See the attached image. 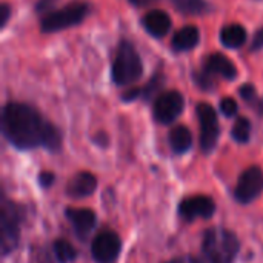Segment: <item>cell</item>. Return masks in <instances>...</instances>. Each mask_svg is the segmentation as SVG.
<instances>
[{"label":"cell","instance_id":"7402d4cb","mask_svg":"<svg viewBox=\"0 0 263 263\" xmlns=\"http://www.w3.org/2000/svg\"><path fill=\"white\" fill-rule=\"evenodd\" d=\"M237 109H239V105H237V102L234 99H231V97L222 99V102H220V111L227 117H234L237 114Z\"/></svg>","mask_w":263,"mask_h":263},{"label":"cell","instance_id":"d6986e66","mask_svg":"<svg viewBox=\"0 0 263 263\" xmlns=\"http://www.w3.org/2000/svg\"><path fill=\"white\" fill-rule=\"evenodd\" d=\"M52 250H54V256H55L59 263H71L72 260H76V257H77L76 248L65 239L55 240Z\"/></svg>","mask_w":263,"mask_h":263},{"label":"cell","instance_id":"f546056e","mask_svg":"<svg viewBox=\"0 0 263 263\" xmlns=\"http://www.w3.org/2000/svg\"><path fill=\"white\" fill-rule=\"evenodd\" d=\"M251 105L254 106V109H256L260 116H263V99H259V97H257Z\"/></svg>","mask_w":263,"mask_h":263},{"label":"cell","instance_id":"2e32d148","mask_svg":"<svg viewBox=\"0 0 263 263\" xmlns=\"http://www.w3.org/2000/svg\"><path fill=\"white\" fill-rule=\"evenodd\" d=\"M191 145H193V134L186 126L179 125L170 131V146L176 154L186 153L191 148Z\"/></svg>","mask_w":263,"mask_h":263},{"label":"cell","instance_id":"ba28073f","mask_svg":"<svg viewBox=\"0 0 263 263\" xmlns=\"http://www.w3.org/2000/svg\"><path fill=\"white\" fill-rule=\"evenodd\" d=\"M185 100L179 91L162 92L154 102V119L162 125L173 123L183 111Z\"/></svg>","mask_w":263,"mask_h":263},{"label":"cell","instance_id":"83f0119b","mask_svg":"<svg viewBox=\"0 0 263 263\" xmlns=\"http://www.w3.org/2000/svg\"><path fill=\"white\" fill-rule=\"evenodd\" d=\"M139 94H140V89H139V88H129L128 91H125V92L122 94V100H125V102L136 100V99L139 97Z\"/></svg>","mask_w":263,"mask_h":263},{"label":"cell","instance_id":"7c38bea8","mask_svg":"<svg viewBox=\"0 0 263 263\" xmlns=\"http://www.w3.org/2000/svg\"><path fill=\"white\" fill-rule=\"evenodd\" d=\"M97 188V179L88 171L77 173L66 186V194L72 199H82L91 196Z\"/></svg>","mask_w":263,"mask_h":263},{"label":"cell","instance_id":"603a6c76","mask_svg":"<svg viewBox=\"0 0 263 263\" xmlns=\"http://www.w3.org/2000/svg\"><path fill=\"white\" fill-rule=\"evenodd\" d=\"M240 96H242V99H243L245 102H248V103H253V102L257 99L256 89H254V86L250 85V83L242 85V88H240Z\"/></svg>","mask_w":263,"mask_h":263},{"label":"cell","instance_id":"cb8c5ba5","mask_svg":"<svg viewBox=\"0 0 263 263\" xmlns=\"http://www.w3.org/2000/svg\"><path fill=\"white\" fill-rule=\"evenodd\" d=\"M210 76H211V74H208L206 71H205V72H202V74H197V72H196L194 79H196V82L200 85V88H203V89H213L214 83L211 82Z\"/></svg>","mask_w":263,"mask_h":263},{"label":"cell","instance_id":"f1b7e54d","mask_svg":"<svg viewBox=\"0 0 263 263\" xmlns=\"http://www.w3.org/2000/svg\"><path fill=\"white\" fill-rule=\"evenodd\" d=\"M262 46H263V29H260V31H257V32H256L251 48H253V49H259V48H262Z\"/></svg>","mask_w":263,"mask_h":263},{"label":"cell","instance_id":"484cf974","mask_svg":"<svg viewBox=\"0 0 263 263\" xmlns=\"http://www.w3.org/2000/svg\"><path fill=\"white\" fill-rule=\"evenodd\" d=\"M32 263H52V259L49 257V254L45 250L37 248L32 253Z\"/></svg>","mask_w":263,"mask_h":263},{"label":"cell","instance_id":"ac0fdd59","mask_svg":"<svg viewBox=\"0 0 263 263\" xmlns=\"http://www.w3.org/2000/svg\"><path fill=\"white\" fill-rule=\"evenodd\" d=\"M171 3L179 12L188 15H200L210 9L205 0H171Z\"/></svg>","mask_w":263,"mask_h":263},{"label":"cell","instance_id":"277c9868","mask_svg":"<svg viewBox=\"0 0 263 263\" xmlns=\"http://www.w3.org/2000/svg\"><path fill=\"white\" fill-rule=\"evenodd\" d=\"M25 211L20 205L3 200L2 203V223H0V239L3 254H9L17 248L20 237V225L23 220Z\"/></svg>","mask_w":263,"mask_h":263},{"label":"cell","instance_id":"ffe728a7","mask_svg":"<svg viewBox=\"0 0 263 263\" xmlns=\"http://www.w3.org/2000/svg\"><path fill=\"white\" fill-rule=\"evenodd\" d=\"M231 136L239 143H247L251 136V123L247 117H239L231 129Z\"/></svg>","mask_w":263,"mask_h":263},{"label":"cell","instance_id":"8992f818","mask_svg":"<svg viewBox=\"0 0 263 263\" xmlns=\"http://www.w3.org/2000/svg\"><path fill=\"white\" fill-rule=\"evenodd\" d=\"M197 117L200 122V146L203 153H211L219 140V120L214 108L208 103H199L197 108Z\"/></svg>","mask_w":263,"mask_h":263},{"label":"cell","instance_id":"e0dca14e","mask_svg":"<svg viewBox=\"0 0 263 263\" xmlns=\"http://www.w3.org/2000/svg\"><path fill=\"white\" fill-rule=\"evenodd\" d=\"M247 29L239 23H231L220 31V42L227 48H240L247 42Z\"/></svg>","mask_w":263,"mask_h":263},{"label":"cell","instance_id":"44dd1931","mask_svg":"<svg viewBox=\"0 0 263 263\" xmlns=\"http://www.w3.org/2000/svg\"><path fill=\"white\" fill-rule=\"evenodd\" d=\"M162 85H163V76L162 74H157L151 79V82L145 86L143 89V97L146 100H151V99H157L160 96V89H162Z\"/></svg>","mask_w":263,"mask_h":263},{"label":"cell","instance_id":"d4e9b609","mask_svg":"<svg viewBox=\"0 0 263 263\" xmlns=\"http://www.w3.org/2000/svg\"><path fill=\"white\" fill-rule=\"evenodd\" d=\"M54 179H55V176L51 171H42L39 174V183L42 188H49L54 183Z\"/></svg>","mask_w":263,"mask_h":263},{"label":"cell","instance_id":"30bf717a","mask_svg":"<svg viewBox=\"0 0 263 263\" xmlns=\"http://www.w3.org/2000/svg\"><path fill=\"white\" fill-rule=\"evenodd\" d=\"M120 250H122V240L112 231L100 233L94 239L92 247H91L92 257L99 263H111L112 260H116Z\"/></svg>","mask_w":263,"mask_h":263},{"label":"cell","instance_id":"5bb4252c","mask_svg":"<svg viewBox=\"0 0 263 263\" xmlns=\"http://www.w3.org/2000/svg\"><path fill=\"white\" fill-rule=\"evenodd\" d=\"M205 71L211 76H220L227 80H234L237 77V68L234 63L223 54H211L206 57Z\"/></svg>","mask_w":263,"mask_h":263},{"label":"cell","instance_id":"4316f807","mask_svg":"<svg viewBox=\"0 0 263 263\" xmlns=\"http://www.w3.org/2000/svg\"><path fill=\"white\" fill-rule=\"evenodd\" d=\"M9 15H11V8H9V5H8V3H2V5H0V26H2V28H5V25H6Z\"/></svg>","mask_w":263,"mask_h":263},{"label":"cell","instance_id":"4fadbf2b","mask_svg":"<svg viewBox=\"0 0 263 263\" xmlns=\"http://www.w3.org/2000/svg\"><path fill=\"white\" fill-rule=\"evenodd\" d=\"M142 23L148 34H151L156 39H160L168 34V31L171 28V17L165 11L154 9V11H149L143 17Z\"/></svg>","mask_w":263,"mask_h":263},{"label":"cell","instance_id":"3957f363","mask_svg":"<svg viewBox=\"0 0 263 263\" xmlns=\"http://www.w3.org/2000/svg\"><path fill=\"white\" fill-rule=\"evenodd\" d=\"M112 80L114 83L120 86H128L136 83L142 74H143V66L139 52L136 51L134 45L128 40L120 42L114 62H112Z\"/></svg>","mask_w":263,"mask_h":263},{"label":"cell","instance_id":"4dcf8cb0","mask_svg":"<svg viewBox=\"0 0 263 263\" xmlns=\"http://www.w3.org/2000/svg\"><path fill=\"white\" fill-rule=\"evenodd\" d=\"M133 5H136V6H146V5H151V3H154L156 0H129Z\"/></svg>","mask_w":263,"mask_h":263},{"label":"cell","instance_id":"52a82bcc","mask_svg":"<svg viewBox=\"0 0 263 263\" xmlns=\"http://www.w3.org/2000/svg\"><path fill=\"white\" fill-rule=\"evenodd\" d=\"M263 191V171L259 166H250L237 180L234 196L242 205L251 203Z\"/></svg>","mask_w":263,"mask_h":263},{"label":"cell","instance_id":"5b68a950","mask_svg":"<svg viewBox=\"0 0 263 263\" xmlns=\"http://www.w3.org/2000/svg\"><path fill=\"white\" fill-rule=\"evenodd\" d=\"M88 14V5L83 2H72L59 11L49 12L42 20L43 32H55L79 25Z\"/></svg>","mask_w":263,"mask_h":263},{"label":"cell","instance_id":"7a4b0ae2","mask_svg":"<svg viewBox=\"0 0 263 263\" xmlns=\"http://www.w3.org/2000/svg\"><path fill=\"white\" fill-rule=\"evenodd\" d=\"M240 250L237 236L225 228H211L203 237V256L208 263H234Z\"/></svg>","mask_w":263,"mask_h":263},{"label":"cell","instance_id":"8fae6325","mask_svg":"<svg viewBox=\"0 0 263 263\" xmlns=\"http://www.w3.org/2000/svg\"><path fill=\"white\" fill-rule=\"evenodd\" d=\"M65 214L80 239H85L96 227V214L88 208H68Z\"/></svg>","mask_w":263,"mask_h":263},{"label":"cell","instance_id":"1f68e13d","mask_svg":"<svg viewBox=\"0 0 263 263\" xmlns=\"http://www.w3.org/2000/svg\"><path fill=\"white\" fill-rule=\"evenodd\" d=\"M166 263H190L186 259H182V257H179V259H173V260H170V262ZM193 263H196L193 260Z\"/></svg>","mask_w":263,"mask_h":263},{"label":"cell","instance_id":"6da1fadb","mask_svg":"<svg viewBox=\"0 0 263 263\" xmlns=\"http://www.w3.org/2000/svg\"><path fill=\"white\" fill-rule=\"evenodd\" d=\"M2 131L8 142L17 149L43 146L51 153L62 148L59 129L43 120L40 112L29 105L11 102L2 111Z\"/></svg>","mask_w":263,"mask_h":263},{"label":"cell","instance_id":"9c48e42d","mask_svg":"<svg viewBox=\"0 0 263 263\" xmlns=\"http://www.w3.org/2000/svg\"><path fill=\"white\" fill-rule=\"evenodd\" d=\"M216 211V203L208 196H191L180 202L179 214L183 220L193 222L199 217L210 219Z\"/></svg>","mask_w":263,"mask_h":263},{"label":"cell","instance_id":"9a60e30c","mask_svg":"<svg viewBox=\"0 0 263 263\" xmlns=\"http://www.w3.org/2000/svg\"><path fill=\"white\" fill-rule=\"evenodd\" d=\"M199 42H200V31L196 26L188 25V26H183L182 29H179L174 34L171 46L176 51H190L194 46H197Z\"/></svg>","mask_w":263,"mask_h":263}]
</instances>
